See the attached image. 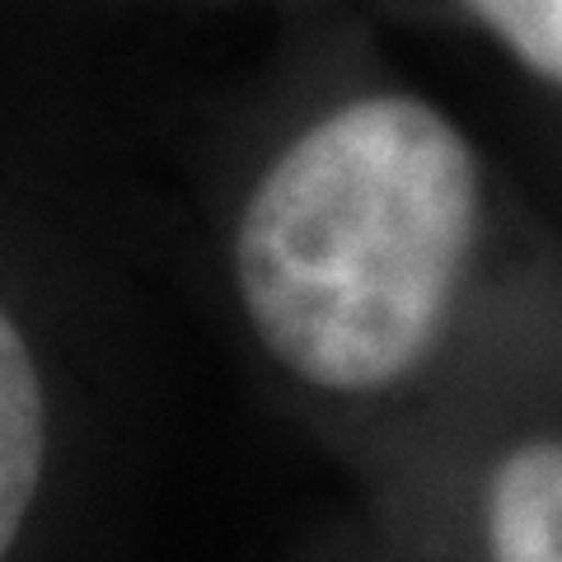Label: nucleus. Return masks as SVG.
Masks as SVG:
<instances>
[{
  "instance_id": "obj_2",
  "label": "nucleus",
  "mask_w": 562,
  "mask_h": 562,
  "mask_svg": "<svg viewBox=\"0 0 562 562\" xmlns=\"http://www.w3.org/2000/svg\"><path fill=\"white\" fill-rule=\"evenodd\" d=\"M52 464L47 375L20 314L0 295V562L20 558V539L43 497Z\"/></svg>"
},
{
  "instance_id": "obj_4",
  "label": "nucleus",
  "mask_w": 562,
  "mask_h": 562,
  "mask_svg": "<svg viewBox=\"0 0 562 562\" xmlns=\"http://www.w3.org/2000/svg\"><path fill=\"white\" fill-rule=\"evenodd\" d=\"M460 5L525 70L562 85V0H460Z\"/></svg>"
},
{
  "instance_id": "obj_1",
  "label": "nucleus",
  "mask_w": 562,
  "mask_h": 562,
  "mask_svg": "<svg viewBox=\"0 0 562 562\" xmlns=\"http://www.w3.org/2000/svg\"><path fill=\"white\" fill-rule=\"evenodd\" d=\"M487 216L483 155L431 99L366 90L310 117L249 183L231 286L281 375L375 398L446 342Z\"/></svg>"
},
{
  "instance_id": "obj_3",
  "label": "nucleus",
  "mask_w": 562,
  "mask_h": 562,
  "mask_svg": "<svg viewBox=\"0 0 562 562\" xmlns=\"http://www.w3.org/2000/svg\"><path fill=\"white\" fill-rule=\"evenodd\" d=\"M483 562H562V431L520 436L479 487Z\"/></svg>"
}]
</instances>
